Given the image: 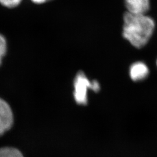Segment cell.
<instances>
[{"label": "cell", "mask_w": 157, "mask_h": 157, "mask_svg": "<svg viewBox=\"0 0 157 157\" xmlns=\"http://www.w3.org/2000/svg\"><path fill=\"white\" fill-rule=\"evenodd\" d=\"M21 0H0L1 4L9 8H13L19 4Z\"/></svg>", "instance_id": "ba28073f"}, {"label": "cell", "mask_w": 157, "mask_h": 157, "mask_svg": "<svg viewBox=\"0 0 157 157\" xmlns=\"http://www.w3.org/2000/svg\"><path fill=\"white\" fill-rule=\"evenodd\" d=\"M13 122V117L11 107L0 98V136L11 129Z\"/></svg>", "instance_id": "3957f363"}, {"label": "cell", "mask_w": 157, "mask_h": 157, "mask_svg": "<svg viewBox=\"0 0 157 157\" xmlns=\"http://www.w3.org/2000/svg\"><path fill=\"white\" fill-rule=\"evenodd\" d=\"M128 12L133 14L146 15L150 8V0H124Z\"/></svg>", "instance_id": "277c9868"}, {"label": "cell", "mask_w": 157, "mask_h": 157, "mask_svg": "<svg viewBox=\"0 0 157 157\" xmlns=\"http://www.w3.org/2000/svg\"><path fill=\"white\" fill-rule=\"evenodd\" d=\"M73 97L79 105H86L88 103V90H91V81L84 72L79 71L73 82Z\"/></svg>", "instance_id": "7a4b0ae2"}, {"label": "cell", "mask_w": 157, "mask_h": 157, "mask_svg": "<svg viewBox=\"0 0 157 157\" xmlns=\"http://www.w3.org/2000/svg\"><path fill=\"white\" fill-rule=\"evenodd\" d=\"M0 157H23L18 150L11 147L0 148Z\"/></svg>", "instance_id": "8992f818"}, {"label": "cell", "mask_w": 157, "mask_h": 157, "mask_svg": "<svg viewBox=\"0 0 157 157\" xmlns=\"http://www.w3.org/2000/svg\"><path fill=\"white\" fill-rule=\"evenodd\" d=\"M100 84L98 81L94 80L91 82V90L95 93H98L100 90Z\"/></svg>", "instance_id": "9c48e42d"}, {"label": "cell", "mask_w": 157, "mask_h": 157, "mask_svg": "<svg viewBox=\"0 0 157 157\" xmlns=\"http://www.w3.org/2000/svg\"><path fill=\"white\" fill-rule=\"evenodd\" d=\"M46 1H51V0H45Z\"/></svg>", "instance_id": "7c38bea8"}, {"label": "cell", "mask_w": 157, "mask_h": 157, "mask_svg": "<svg viewBox=\"0 0 157 157\" xmlns=\"http://www.w3.org/2000/svg\"><path fill=\"white\" fill-rule=\"evenodd\" d=\"M155 22L146 15L124 13L123 37L137 48L144 47L154 33Z\"/></svg>", "instance_id": "6da1fadb"}, {"label": "cell", "mask_w": 157, "mask_h": 157, "mask_svg": "<svg viewBox=\"0 0 157 157\" xmlns=\"http://www.w3.org/2000/svg\"><path fill=\"white\" fill-rule=\"evenodd\" d=\"M6 51V42L5 37L0 34V58H2Z\"/></svg>", "instance_id": "52a82bcc"}, {"label": "cell", "mask_w": 157, "mask_h": 157, "mask_svg": "<svg viewBox=\"0 0 157 157\" xmlns=\"http://www.w3.org/2000/svg\"><path fill=\"white\" fill-rule=\"evenodd\" d=\"M32 1H33L34 2L37 3V4H42L44 2H46L45 0H32Z\"/></svg>", "instance_id": "30bf717a"}, {"label": "cell", "mask_w": 157, "mask_h": 157, "mask_svg": "<svg viewBox=\"0 0 157 157\" xmlns=\"http://www.w3.org/2000/svg\"><path fill=\"white\" fill-rule=\"evenodd\" d=\"M148 75L149 69L144 62H135L129 69L130 77L134 82L143 80L148 77Z\"/></svg>", "instance_id": "5b68a950"}, {"label": "cell", "mask_w": 157, "mask_h": 157, "mask_svg": "<svg viewBox=\"0 0 157 157\" xmlns=\"http://www.w3.org/2000/svg\"><path fill=\"white\" fill-rule=\"evenodd\" d=\"M1 62H2V58H0V65H1Z\"/></svg>", "instance_id": "8fae6325"}, {"label": "cell", "mask_w": 157, "mask_h": 157, "mask_svg": "<svg viewBox=\"0 0 157 157\" xmlns=\"http://www.w3.org/2000/svg\"></svg>", "instance_id": "4fadbf2b"}]
</instances>
